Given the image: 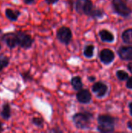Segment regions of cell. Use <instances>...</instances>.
I'll list each match as a JSON object with an SVG mask.
<instances>
[{"label": "cell", "instance_id": "1", "mask_svg": "<svg viewBox=\"0 0 132 133\" xmlns=\"http://www.w3.org/2000/svg\"><path fill=\"white\" fill-rule=\"evenodd\" d=\"M97 130L100 132H113L115 129L116 118L109 115H100L97 118Z\"/></svg>", "mask_w": 132, "mask_h": 133}, {"label": "cell", "instance_id": "2", "mask_svg": "<svg viewBox=\"0 0 132 133\" xmlns=\"http://www.w3.org/2000/svg\"><path fill=\"white\" fill-rule=\"evenodd\" d=\"M93 115L88 111L75 113L72 116V122L78 129H87L89 128Z\"/></svg>", "mask_w": 132, "mask_h": 133}, {"label": "cell", "instance_id": "3", "mask_svg": "<svg viewBox=\"0 0 132 133\" xmlns=\"http://www.w3.org/2000/svg\"><path fill=\"white\" fill-rule=\"evenodd\" d=\"M74 7L79 14H84L88 16H89L90 13L94 9L92 0H75Z\"/></svg>", "mask_w": 132, "mask_h": 133}, {"label": "cell", "instance_id": "4", "mask_svg": "<svg viewBox=\"0 0 132 133\" xmlns=\"http://www.w3.org/2000/svg\"><path fill=\"white\" fill-rule=\"evenodd\" d=\"M112 7L114 11L123 17H128L131 15L132 10L123 0H112Z\"/></svg>", "mask_w": 132, "mask_h": 133}, {"label": "cell", "instance_id": "5", "mask_svg": "<svg viewBox=\"0 0 132 133\" xmlns=\"http://www.w3.org/2000/svg\"><path fill=\"white\" fill-rule=\"evenodd\" d=\"M57 39L62 44L68 45L72 39V33L69 27L62 26L57 30L56 32Z\"/></svg>", "mask_w": 132, "mask_h": 133}, {"label": "cell", "instance_id": "6", "mask_svg": "<svg viewBox=\"0 0 132 133\" xmlns=\"http://www.w3.org/2000/svg\"><path fill=\"white\" fill-rule=\"evenodd\" d=\"M16 33L17 36L18 46L26 50L30 49L33 43V39L32 38V37L26 32L21 30H19Z\"/></svg>", "mask_w": 132, "mask_h": 133}, {"label": "cell", "instance_id": "7", "mask_svg": "<svg viewBox=\"0 0 132 133\" xmlns=\"http://www.w3.org/2000/svg\"><path fill=\"white\" fill-rule=\"evenodd\" d=\"M2 41H3L10 49L15 48L18 46L17 36L16 32H9L2 35Z\"/></svg>", "mask_w": 132, "mask_h": 133}, {"label": "cell", "instance_id": "8", "mask_svg": "<svg viewBox=\"0 0 132 133\" xmlns=\"http://www.w3.org/2000/svg\"><path fill=\"white\" fill-rule=\"evenodd\" d=\"M99 58L102 63H103L104 65H109L114 60L115 55L112 50L105 48L100 52Z\"/></svg>", "mask_w": 132, "mask_h": 133}, {"label": "cell", "instance_id": "9", "mask_svg": "<svg viewBox=\"0 0 132 133\" xmlns=\"http://www.w3.org/2000/svg\"><path fill=\"white\" fill-rule=\"evenodd\" d=\"M108 90V87L103 82L99 81L95 83L93 86H92V91L96 95L97 97H103Z\"/></svg>", "mask_w": 132, "mask_h": 133}, {"label": "cell", "instance_id": "10", "mask_svg": "<svg viewBox=\"0 0 132 133\" xmlns=\"http://www.w3.org/2000/svg\"><path fill=\"white\" fill-rule=\"evenodd\" d=\"M77 101L83 104H89L92 100V95L89 90L87 89H81L76 94Z\"/></svg>", "mask_w": 132, "mask_h": 133}, {"label": "cell", "instance_id": "11", "mask_svg": "<svg viewBox=\"0 0 132 133\" xmlns=\"http://www.w3.org/2000/svg\"><path fill=\"white\" fill-rule=\"evenodd\" d=\"M117 54L119 57L123 60L132 61V47L131 46H123L121 47L118 51Z\"/></svg>", "mask_w": 132, "mask_h": 133}, {"label": "cell", "instance_id": "12", "mask_svg": "<svg viewBox=\"0 0 132 133\" xmlns=\"http://www.w3.org/2000/svg\"><path fill=\"white\" fill-rule=\"evenodd\" d=\"M20 14H21V12L18 9H12L10 8H7L5 10V15L6 18L12 22L16 21L19 19Z\"/></svg>", "mask_w": 132, "mask_h": 133}, {"label": "cell", "instance_id": "13", "mask_svg": "<svg viewBox=\"0 0 132 133\" xmlns=\"http://www.w3.org/2000/svg\"><path fill=\"white\" fill-rule=\"evenodd\" d=\"M99 36L101 39L102 41H104V42H113L114 41V34L110 32L109 30H101L100 32H99Z\"/></svg>", "mask_w": 132, "mask_h": 133}, {"label": "cell", "instance_id": "14", "mask_svg": "<svg viewBox=\"0 0 132 133\" xmlns=\"http://www.w3.org/2000/svg\"><path fill=\"white\" fill-rule=\"evenodd\" d=\"M0 115L4 120H9L11 117V107L9 103H5L2 106Z\"/></svg>", "mask_w": 132, "mask_h": 133}, {"label": "cell", "instance_id": "15", "mask_svg": "<svg viewBox=\"0 0 132 133\" xmlns=\"http://www.w3.org/2000/svg\"><path fill=\"white\" fill-rule=\"evenodd\" d=\"M71 85H72V88L75 90H76V91H79V90L82 89L83 83H82V81L81 77L79 76H73L71 79Z\"/></svg>", "mask_w": 132, "mask_h": 133}, {"label": "cell", "instance_id": "16", "mask_svg": "<svg viewBox=\"0 0 132 133\" xmlns=\"http://www.w3.org/2000/svg\"><path fill=\"white\" fill-rule=\"evenodd\" d=\"M123 41L127 44H132V28L125 30L121 35Z\"/></svg>", "mask_w": 132, "mask_h": 133}, {"label": "cell", "instance_id": "17", "mask_svg": "<svg viewBox=\"0 0 132 133\" xmlns=\"http://www.w3.org/2000/svg\"><path fill=\"white\" fill-rule=\"evenodd\" d=\"M94 49L95 47L93 44H87L83 50V55L87 58H91L94 55Z\"/></svg>", "mask_w": 132, "mask_h": 133}, {"label": "cell", "instance_id": "18", "mask_svg": "<svg viewBox=\"0 0 132 133\" xmlns=\"http://www.w3.org/2000/svg\"><path fill=\"white\" fill-rule=\"evenodd\" d=\"M104 16V12L103 10H102L101 9H98V8H95L93 9L92 12L90 13L89 16L93 19H101L103 18Z\"/></svg>", "mask_w": 132, "mask_h": 133}, {"label": "cell", "instance_id": "19", "mask_svg": "<svg viewBox=\"0 0 132 133\" xmlns=\"http://www.w3.org/2000/svg\"><path fill=\"white\" fill-rule=\"evenodd\" d=\"M9 64V58L3 54H0V72Z\"/></svg>", "mask_w": 132, "mask_h": 133}, {"label": "cell", "instance_id": "20", "mask_svg": "<svg viewBox=\"0 0 132 133\" xmlns=\"http://www.w3.org/2000/svg\"><path fill=\"white\" fill-rule=\"evenodd\" d=\"M31 122L33 125H35L36 127L37 128H40V129H42L44 127V122L42 118H40V117H34L32 118L31 120Z\"/></svg>", "mask_w": 132, "mask_h": 133}, {"label": "cell", "instance_id": "21", "mask_svg": "<svg viewBox=\"0 0 132 133\" xmlns=\"http://www.w3.org/2000/svg\"><path fill=\"white\" fill-rule=\"evenodd\" d=\"M116 75H117V77L118 79L121 80V81H124V80H126L128 79L129 76H128V73L126 72L124 70H117V72H116Z\"/></svg>", "mask_w": 132, "mask_h": 133}, {"label": "cell", "instance_id": "22", "mask_svg": "<svg viewBox=\"0 0 132 133\" xmlns=\"http://www.w3.org/2000/svg\"><path fill=\"white\" fill-rule=\"evenodd\" d=\"M20 76L22 77V79H23L24 82H30L33 79V76H31V74L30 73V72H24L23 73H20Z\"/></svg>", "mask_w": 132, "mask_h": 133}, {"label": "cell", "instance_id": "23", "mask_svg": "<svg viewBox=\"0 0 132 133\" xmlns=\"http://www.w3.org/2000/svg\"><path fill=\"white\" fill-rule=\"evenodd\" d=\"M126 87H127V88H128L130 90H132V76L128 77V79H127Z\"/></svg>", "mask_w": 132, "mask_h": 133}, {"label": "cell", "instance_id": "24", "mask_svg": "<svg viewBox=\"0 0 132 133\" xmlns=\"http://www.w3.org/2000/svg\"><path fill=\"white\" fill-rule=\"evenodd\" d=\"M46 2V3H47L48 5H54L57 2H58L59 0H44Z\"/></svg>", "mask_w": 132, "mask_h": 133}, {"label": "cell", "instance_id": "25", "mask_svg": "<svg viewBox=\"0 0 132 133\" xmlns=\"http://www.w3.org/2000/svg\"><path fill=\"white\" fill-rule=\"evenodd\" d=\"M23 2L26 5H31L35 2V0H23Z\"/></svg>", "mask_w": 132, "mask_h": 133}, {"label": "cell", "instance_id": "26", "mask_svg": "<svg viewBox=\"0 0 132 133\" xmlns=\"http://www.w3.org/2000/svg\"><path fill=\"white\" fill-rule=\"evenodd\" d=\"M127 68H128V69L132 73V62H130V63H128V65H127Z\"/></svg>", "mask_w": 132, "mask_h": 133}, {"label": "cell", "instance_id": "27", "mask_svg": "<svg viewBox=\"0 0 132 133\" xmlns=\"http://www.w3.org/2000/svg\"><path fill=\"white\" fill-rule=\"evenodd\" d=\"M88 79H89V81H90V82H94V81L96 80V77H95V76H89V77H88Z\"/></svg>", "mask_w": 132, "mask_h": 133}, {"label": "cell", "instance_id": "28", "mask_svg": "<svg viewBox=\"0 0 132 133\" xmlns=\"http://www.w3.org/2000/svg\"><path fill=\"white\" fill-rule=\"evenodd\" d=\"M127 125H128V128L129 129L132 130V121L128 122V124H127Z\"/></svg>", "mask_w": 132, "mask_h": 133}, {"label": "cell", "instance_id": "29", "mask_svg": "<svg viewBox=\"0 0 132 133\" xmlns=\"http://www.w3.org/2000/svg\"><path fill=\"white\" fill-rule=\"evenodd\" d=\"M128 107H129V111H130V114L132 116V102H131L129 104H128Z\"/></svg>", "mask_w": 132, "mask_h": 133}, {"label": "cell", "instance_id": "30", "mask_svg": "<svg viewBox=\"0 0 132 133\" xmlns=\"http://www.w3.org/2000/svg\"><path fill=\"white\" fill-rule=\"evenodd\" d=\"M75 2V0H68V3H70L71 7H72V6H73V5H74Z\"/></svg>", "mask_w": 132, "mask_h": 133}, {"label": "cell", "instance_id": "31", "mask_svg": "<svg viewBox=\"0 0 132 133\" xmlns=\"http://www.w3.org/2000/svg\"><path fill=\"white\" fill-rule=\"evenodd\" d=\"M50 132H61V130L57 129H51V130H50Z\"/></svg>", "mask_w": 132, "mask_h": 133}, {"label": "cell", "instance_id": "32", "mask_svg": "<svg viewBox=\"0 0 132 133\" xmlns=\"http://www.w3.org/2000/svg\"><path fill=\"white\" fill-rule=\"evenodd\" d=\"M2 126H3V125H2V123L0 122V132L3 131V127H2Z\"/></svg>", "mask_w": 132, "mask_h": 133}, {"label": "cell", "instance_id": "33", "mask_svg": "<svg viewBox=\"0 0 132 133\" xmlns=\"http://www.w3.org/2000/svg\"><path fill=\"white\" fill-rule=\"evenodd\" d=\"M2 30L0 29V40L2 41Z\"/></svg>", "mask_w": 132, "mask_h": 133}, {"label": "cell", "instance_id": "34", "mask_svg": "<svg viewBox=\"0 0 132 133\" xmlns=\"http://www.w3.org/2000/svg\"><path fill=\"white\" fill-rule=\"evenodd\" d=\"M0 41H1V40H0ZM2 43L0 42V50H1V48H2Z\"/></svg>", "mask_w": 132, "mask_h": 133}]
</instances>
